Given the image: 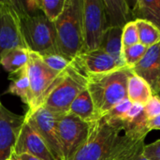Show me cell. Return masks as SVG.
<instances>
[{"mask_svg":"<svg viewBox=\"0 0 160 160\" xmlns=\"http://www.w3.org/2000/svg\"><path fill=\"white\" fill-rule=\"evenodd\" d=\"M131 74V68L123 67L107 73L87 77V90L98 118L128 99V82Z\"/></svg>","mask_w":160,"mask_h":160,"instance_id":"6da1fadb","label":"cell"},{"mask_svg":"<svg viewBox=\"0 0 160 160\" xmlns=\"http://www.w3.org/2000/svg\"><path fill=\"white\" fill-rule=\"evenodd\" d=\"M83 0H67L62 14L54 22L56 50L73 60L83 51Z\"/></svg>","mask_w":160,"mask_h":160,"instance_id":"7a4b0ae2","label":"cell"},{"mask_svg":"<svg viewBox=\"0 0 160 160\" xmlns=\"http://www.w3.org/2000/svg\"><path fill=\"white\" fill-rule=\"evenodd\" d=\"M11 2L19 14L22 33L28 50L38 54L57 51L54 22L44 14H27L20 1Z\"/></svg>","mask_w":160,"mask_h":160,"instance_id":"3957f363","label":"cell"},{"mask_svg":"<svg viewBox=\"0 0 160 160\" xmlns=\"http://www.w3.org/2000/svg\"><path fill=\"white\" fill-rule=\"evenodd\" d=\"M125 130L122 121L101 117L91 123L89 136L71 160H102Z\"/></svg>","mask_w":160,"mask_h":160,"instance_id":"277c9868","label":"cell"},{"mask_svg":"<svg viewBox=\"0 0 160 160\" xmlns=\"http://www.w3.org/2000/svg\"><path fill=\"white\" fill-rule=\"evenodd\" d=\"M87 88V78L79 71L74 64L61 73L45 98L42 107L58 117L68 113L69 108L81 92Z\"/></svg>","mask_w":160,"mask_h":160,"instance_id":"5b68a950","label":"cell"},{"mask_svg":"<svg viewBox=\"0 0 160 160\" xmlns=\"http://www.w3.org/2000/svg\"><path fill=\"white\" fill-rule=\"evenodd\" d=\"M26 69L31 88V105L28 111H34L42 106L61 73L51 69L45 65L38 53L31 51Z\"/></svg>","mask_w":160,"mask_h":160,"instance_id":"8992f818","label":"cell"},{"mask_svg":"<svg viewBox=\"0 0 160 160\" xmlns=\"http://www.w3.org/2000/svg\"><path fill=\"white\" fill-rule=\"evenodd\" d=\"M91 124L82 121L72 114L59 117L57 121V135L60 142L64 160H71L78 150L86 142Z\"/></svg>","mask_w":160,"mask_h":160,"instance_id":"52a82bcc","label":"cell"},{"mask_svg":"<svg viewBox=\"0 0 160 160\" xmlns=\"http://www.w3.org/2000/svg\"><path fill=\"white\" fill-rule=\"evenodd\" d=\"M83 51H93L99 48L107 22L103 0H83L82 8Z\"/></svg>","mask_w":160,"mask_h":160,"instance_id":"ba28073f","label":"cell"},{"mask_svg":"<svg viewBox=\"0 0 160 160\" xmlns=\"http://www.w3.org/2000/svg\"><path fill=\"white\" fill-rule=\"evenodd\" d=\"M24 116V122L42 138L54 158L64 160L57 135V121L59 117L42 106L34 111H27Z\"/></svg>","mask_w":160,"mask_h":160,"instance_id":"9c48e42d","label":"cell"},{"mask_svg":"<svg viewBox=\"0 0 160 160\" xmlns=\"http://www.w3.org/2000/svg\"><path fill=\"white\" fill-rule=\"evenodd\" d=\"M14 48H27L24 41L20 17L11 1H3L0 9V57Z\"/></svg>","mask_w":160,"mask_h":160,"instance_id":"30bf717a","label":"cell"},{"mask_svg":"<svg viewBox=\"0 0 160 160\" xmlns=\"http://www.w3.org/2000/svg\"><path fill=\"white\" fill-rule=\"evenodd\" d=\"M24 119V115L11 112L0 102V160L8 159L12 155Z\"/></svg>","mask_w":160,"mask_h":160,"instance_id":"8fae6325","label":"cell"},{"mask_svg":"<svg viewBox=\"0 0 160 160\" xmlns=\"http://www.w3.org/2000/svg\"><path fill=\"white\" fill-rule=\"evenodd\" d=\"M147 133L125 130L102 160H135L143 152Z\"/></svg>","mask_w":160,"mask_h":160,"instance_id":"7c38bea8","label":"cell"},{"mask_svg":"<svg viewBox=\"0 0 160 160\" xmlns=\"http://www.w3.org/2000/svg\"><path fill=\"white\" fill-rule=\"evenodd\" d=\"M73 64L86 78L90 75L107 73L123 68L99 48L93 51L82 52L73 59Z\"/></svg>","mask_w":160,"mask_h":160,"instance_id":"4fadbf2b","label":"cell"},{"mask_svg":"<svg viewBox=\"0 0 160 160\" xmlns=\"http://www.w3.org/2000/svg\"><path fill=\"white\" fill-rule=\"evenodd\" d=\"M131 70L142 78L151 87L154 95L160 92V41L149 47L143 57Z\"/></svg>","mask_w":160,"mask_h":160,"instance_id":"5bb4252c","label":"cell"},{"mask_svg":"<svg viewBox=\"0 0 160 160\" xmlns=\"http://www.w3.org/2000/svg\"><path fill=\"white\" fill-rule=\"evenodd\" d=\"M13 154H28L41 160H56L42 138L25 122L15 144Z\"/></svg>","mask_w":160,"mask_h":160,"instance_id":"9a60e30c","label":"cell"},{"mask_svg":"<svg viewBox=\"0 0 160 160\" xmlns=\"http://www.w3.org/2000/svg\"><path fill=\"white\" fill-rule=\"evenodd\" d=\"M107 27H119L124 26L134 21L132 14L131 3L126 0H103ZM134 4V3H133Z\"/></svg>","mask_w":160,"mask_h":160,"instance_id":"2e32d148","label":"cell"},{"mask_svg":"<svg viewBox=\"0 0 160 160\" xmlns=\"http://www.w3.org/2000/svg\"><path fill=\"white\" fill-rule=\"evenodd\" d=\"M8 80L10 82L8 89L5 91V94H11L19 97L29 108L31 105V88L26 67L10 73L8 75Z\"/></svg>","mask_w":160,"mask_h":160,"instance_id":"e0dca14e","label":"cell"},{"mask_svg":"<svg viewBox=\"0 0 160 160\" xmlns=\"http://www.w3.org/2000/svg\"><path fill=\"white\" fill-rule=\"evenodd\" d=\"M122 28L109 27L106 29L99 49L108 53L120 67H126L122 59Z\"/></svg>","mask_w":160,"mask_h":160,"instance_id":"ac0fdd59","label":"cell"},{"mask_svg":"<svg viewBox=\"0 0 160 160\" xmlns=\"http://www.w3.org/2000/svg\"><path fill=\"white\" fill-rule=\"evenodd\" d=\"M68 113L75 115L89 124L99 119L87 88L81 92L79 96L75 98V100L72 102Z\"/></svg>","mask_w":160,"mask_h":160,"instance_id":"d6986e66","label":"cell"},{"mask_svg":"<svg viewBox=\"0 0 160 160\" xmlns=\"http://www.w3.org/2000/svg\"><path fill=\"white\" fill-rule=\"evenodd\" d=\"M134 21L143 20L160 30V0H137L132 7Z\"/></svg>","mask_w":160,"mask_h":160,"instance_id":"ffe728a7","label":"cell"},{"mask_svg":"<svg viewBox=\"0 0 160 160\" xmlns=\"http://www.w3.org/2000/svg\"><path fill=\"white\" fill-rule=\"evenodd\" d=\"M153 96L149 84L132 72L128 82V98L132 103H140L144 106Z\"/></svg>","mask_w":160,"mask_h":160,"instance_id":"44dd1931","label":"cell"},{"mask_svg":"<svg viewBox=\"0 0 160 160\" xmlns=\"http://www.w3.org/2000/svg\"><path fill=\"white\" fill-rule=\"evenodd\" d=\"M30 51L26 48H14L5 52L0 57V66L10 73H13L27 66Z\"/></svg>","mask_w":160,"mask_h":160,"instance_id":"7402d4cb","label":"cell"},{"mask_svg":"<svg viewBox=\"0 0 160 160\" xmlns=\"http://www.w3.org/2000/svg\"><path fill=\"white\" fill-rule=\"evenodd\" d=\"M135 22L138 29L140 43L149 48L159 42L160 30L157 26L143 20H136Z\"/></svg>","mask_w":160,"mask_h":160,"instance_id":"603a6c76","label":"cell"},{"mask_svg":"<svg viewBox=\"0 0 160 160\" xmlns=\"http://www.w3.org/2000/svg\"><path fill=\"white\" fill-rule=\"evenodd\" d=\"M39 56L41 57L45 65H47L51 69L58 73H62L66 71L73 63V60L66 57L65 55L61 54L57 51H52V52H49L46 53H42V54H39Z\"/></svg>","mask_w":160,"mask_h":160,"instance_id":"cb8c5ba5","label":"cell"},{"mask_svg":"<svg viewBox=\"0 0 160 160\" xmlns=\"http://www.w3.org/2000/svg\"><path fill=\"white\" fill-rule=\"evenodd\" d=\"M147 47L142 43H137L129 47H123L122 59L126 67L131 68L143 57L147 51Z\"/></svg>","mask_w":160,"mask_h":160,"instance_id":"d4e9b609","label":"cell"},{"mask_svg":"<svg viewBox=\"0 0 160 160\" xmlns=\"http://www.w3.org/2000/svg\"><path fill=\"white\" fill-rule=\"evenodd\" d=\"M67 0H38L39 9L43 14L52 22H54L58 17L62 14Z\"/></svg>","mask_w":160,"mask_h":160,"instance_id":"484cf974","label":"cell"},{"mask_svg":"<svg viewBox=\"0 0 160 160\" xmlns=\"http://www.w3.org/2000/svg\"><path fill=\"white\" fill-rule=\"evenodd\" d=\"M140 43L138 29L135 21L128 22L122 31V44L123 47H129Z\"/></svg>","mask_w":160,"mask_h":160,"instance_id":"4316f807","label":"cell"},{"mask_svg":"<svg viewBox=\"0 0 160 160\" xmlns=\"http://www.w3.org/2000/svg\"><path fill=\"white\" fill-rule=\"evenodd\" d=\"M132 102L128 98L124 101H122L121 103H119L118 105H116L115 107H113L106 115H104V117H106L109 120L112 121H122L125 117V115L127 114L128 111L129 110V108L131 107ZM103 117V116H102Z\"/></svg>","mask_w":160,"mask_h":160,"instance_id":"83f0119b","label":"cell"},{"mask_svg":"<svg viewBox=\"0 0 160 160\" xmlns=\"http://www.w3.org/2000/svg\"><path fill=\"white\" fill-rule=\"evenodd\" d=\"M143 113L149 121L160 114V98L154 95L150 100L143 106Z\"/></svg>","mask_w":160,"mask_h":160,"instance_id":"f1b7e54d","label":"cell"},{"mask_svg":"<svg viewBox=\"0 0 160 160\" xmlns=\"http://www.w3.org/2000/svg\"><path fill=\"white\" fill-rule=\"evenodd\" d=\"M143 113V105L140 103H132L131 107L128 111L127 114L123 119V123L126 125L132 124Z\"/></svg>","mask_w":160,"mask_h":160,"instance_id":"f546056e","label":"cell"},{"mask_svg":"<svg viewBox=\"0 0 160 160\" xmlns=\"http://www.w3.org/2000/svg\"><path fill=\"white\" fill-rule=\"evenodd\" d=\"M142 154L150 160H160V139L150 144H145Z\"/></svg>","mask_w":160,"mask_h":160,"instance_id":"4dcf8cb0","label":"cell"},{"mask_svg":"<svg viewBox=\"0 0 160 160\" xmlns=\"http://www.w3.org/2000/svg\"><path fill=\"white\" fill-rule=\"evenodd\" d=\"M147 128H148L149 131H151L153 129L160 130V114L147 122Z\"/></svg>","mask_w":160,"mask_h":160,"instance_id":"1f68e13d","label":"cell"},{"mask_svg":"<svg viewBox=\"0 0 160 160\" xmlns=\"http://www.w3.org/2000/svg\"><path fill=\"white\" fill-rule=\"evenodd\" d=\"M12 155L15 157V158L17 160H41L38 158H35L31 155H28V154H21V155H15L12 153Z\"/></svg>","mask_w":160,"mask_h":160,"instance_id":"d6a6232c","label":"cell"},{"mask_svg":"<svg viewBox=\"0 0 160 160\" xmlns=\"http://www.w3.org/2000/svg\"><path fill=\"white\" fill-rule=\"evenodd\" d=\"M135 160H150L148 158H146L143 154H141Z\"/></svg>","mask_w":160,"mask_h":160,"instance_id":"836d02e7","label":"cell"},{"mask_svg":"<svg viewBox=\"0 0 160 160\" xmlns=\"http://www.w3.org/2000/svg\"><path fill=\"white\" fill-rule=\"evenodd\" d=\"M6 160H17V159L15 158V157H14L13 155H11V156H10V157H9L8 159H6Z\"/></svg>","mask_w":160,"mask_h":160,"instance_id":"e575fe53","label":"cell"},{"mask_svg":"<svg viewBox=\"0 0 160 160\" xmlns=\"http://www.w3.org/2000/svg\"><path fill=\"white\" fill-rule=\"evenodd\" d=\"M2 6H3V1H0V9L2 8Z\"/></svg>","mask_w":160,"mask_h":160,"instance_id":"d590c367","label":"cell"},{"mask_svg":"<svg viewBox=\"0 0 160 160\" xmlns=\"http://www.w3.org/2000/svg\"><path fill=\"white\" fill-rule=\"evenodd\" d=\"M0 102H1V101H0Z\"/></svg>","mask_w":160,"mask_h":160,"instance_id":"8d00e7d4","label":"cell"}]
</instances>
